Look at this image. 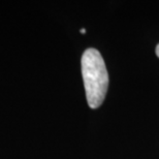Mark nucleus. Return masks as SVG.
Listing matches in <instances>:
<instances>
[{"instance_id":"1","label":"nucleus","mask_w":159,"mask_h":159,"mask_svg":"<svg viewBox=\"0 0 159 159\" xmlns=\"http://www.w3.org/2000/svg\"><path fill=\"white\" fill-rule=\"evenodd\" d=\"M81 65L88 104L91 109H97L102 104L109 87L106 63L101 54L90 48L83 54Z\"/></svg>"},{"instance_id":"2","label":"nucleus","mask_w":159,"mask_h":159,"mask_svg":"<svg viewBox=\"0 0 159 159\" xmlns=\"http://www.w3.org/2000/svg\"><path fill=\"white\" fill-rule=\"evenodd\" d=\"M156 55H157V57L159 58V44L156 47Z\"/></svg>"},{"instance_id":"3","label":"nucleus","mask_w":159,"mask_h":159,"mask_svg":"<svg viewBox=\"0 0 159 159\" xmlns=\"http://www.w3.org/2000/svg\"><path fill=\"white\" fill-rule=\"evenodd\" d=\"M80 32H81V33H83V34H84V33H86V29H85V28H82V29H81V30H80Z\"/></svg>"}]
</instances>
